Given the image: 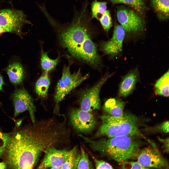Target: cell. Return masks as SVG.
<instances>
[{"mask_svg": "<svg viewBox=\"0 0 169 169\" xmlns=\"http://www.w3.org/2000/svg\"><path fill=\"white\" fill-rule=\"evenodd\" d=\"M84 2L81 9L74 8V15L69 23L62 24L53 17L48 22L58 33L61 45L72 56L94 68L101 64V59L96 45L90 36L91 19Z\"/></svg>", "mask_w": 169, "mask_h": 169, "instance_id": "1", "label": "cell"}, {"mask_svg": "<svg viewBox=\"0 0 169 169\" xmlns=\"http://www.w3.org/2000/svg\"><path fill=\"white\" fill-rule=\"evenodd\" d=\"M132 137L122 136L98 139L96 143V150L101 155L119 163L135 158L141 144Z\"/></svg>", "mask_w": 169, "mask_h": 169, "instance_id": "2", "label": "cell"}, {"mask_svg": "<svg viewBox=\"0 0 169 169\" xmlns=\"http://www.w3.org/2000/svg\"><path fill=\"white\" fill-rule=\"evenodd\" d=\"M99 117L102 122L96 133L97 136L110 138L122 136H138L148 142L150 141L139 131L137 119L133 115L125 113L121 117L108 115H101Z\"/></svg>", "mask_w": 169, "mask_h": 169, "instance_id": "3", "label": "cell"}, {"mask_svg": "<svg viewBox=\"0 0 169 169\" xmlns=\"http://www.w3.org/2000/svg\"><path fill=\"white\" fill-rule=\"evenodd\" d=\"M70 62L68 66H64L61 77L56 86L54 98L57 103L62 101L73 90L89 77L88 73L83 76L80 69L77 72L71 73L70 69Z\"/></svg>", "mask_w": 169, "mask_h": 169, "instance_id": "4", "label": "cell"}, {"mask_svg": "<svg viewBox=\"0 0 169 169\" xmlns=\"http://www.w3.org/2000/svg\"><path fill=\"white\" fill-rule=\"evenodd\" d=\"M27 24L32 25L22 11L10 9L0 10V26L6 32L15 33L22 37L23 27Z\"/></svg>", "mask_w": 169, "mask_h": 169, "instance_id": "5", "label": "cell"}, {"mask_svg": "<svg viewBox=\"0 0 169 169\" xmlns=\"http://www.w3.org/2000/svg\"><path fill=\"white\" fill-rule=\"evenodd\" d=\"M111 75L105 76L93 86L81 92L79 99L81 109L90 112L100 109L101 105L100 92L103 86Z\"/></svg>", "mask_w": 169, "mask_h": 169, "instance_id": "6", "label": "cell"}, {"mask_svg": "<svg viewBox=\"0 0 169 169\" xmlns=\"http://www.w3.org/2000/svg\"><path fill=\"white\" fill-rule=\"evenodd\" d=\"M118 20L127 33H136L142 31L144 24L142 19L133 11L124 7H118Z\"/></svg>", "mask_w": 169, "mask_h": 169, "instance_id": "7", "label": "cell"}, {"mask_svg": "<svg viewBox=\"0 0 169 169\" xmlns=\"http://www.w3.org/2000/svg\"><path fill=\"white\" fill-rule=\"evenodd\" d=\"M69 119L74 129L82 134L90 133L96 124V120L91 112L83 110L80 108L71 110L69 114Z\"/></svg>", "mask_w": 169, "mask_h": 169, "instance_id": "8", "label": "cell"}, {"mask_svg": "<svg viewBox=\"0 0 169 169\" xmlns=\"http://www.w3.org/2000/svg\"><path fill=\"white\" fill-rule=\"evenodd\" d=\"M11 98L14 108V117L20 113L28 111L32 123H34L36 109L33 98L28 92L23 88L17 89L12 94Z\"/></svg>", "mask_w": 169, "mask_h": 169, "instance_id": "9", "label": "cell"}, {"mask_svg": "<svg viewBox=\"0 0 169 169\" xmlns=\"http://www.w3.org/2000/svg\"><path fill=\"white\" fill-rule=\"evenodd\" d=\"M69 150L51 147L44 152V156L38 167V169H60L69 155Z\"/></svg>", "mask_w": 169, "mask_h": 169, "instance_id": "10", "label": "cell"}, {"mask_svg": "<svg viewBox=\"0 0 169 169\" xmlns=\"http://www.w3.org/2000/svg\"><path fill=\"white\" fill-rule=\"evenodd\" d=\"M125 31L121 25L115 24L112 36L109 40L102 42L100 47L105 54L111 57L116 56L122 50Z\"/></svg>", "mask_w": 169, "mask_h": 169, "instance_id": "11", "label": "cell"}, {"mask_svg": "<svg viewBox=\"0 0 169 169\" xmlns=\"http://www.w3.org/2000/svg\"><path fill=\"white\" fill-rule=\"evenodd\" d=\"M137 157L138 162L146 169L160 168L168 166L167 161L154 146L144 148L139 153Z\"/></svg>", "mask_w": 169, "mask_h": 169, "instance_id": "12", "label": "cell"}, {"mask_svg": "<svg viewBox=\"0 0 169 169\" xmlns=\"http://www.w3.org/2000/svg\"><path fill=\"white\" fill-rule=\"evenodd\" d=\"M5 70L10 81L13 84L17 85L22 83L25 77V73L20 63L14 62L9 65Z\"/></svg>", "mask_w": 169, "mask_h": 169, "instance_id": "13", "label": "cell"}, {"mask_svg": "<svg viewBox=\"0 0 169 169\" xmlns=\"http://www.w3.org/2000/svg\"><path fill=\"white\" fill-rule=\"evenodd\" d=\"M137 79V75L135 71H130L124 76L119 87V96L124 97L129 95L133 89Z\"/></svg>", "mask_w": 169, "mask_h": 169, "instance_id": "14", "label": "cell"}, {"mask_svg": "<svg viewBox=\"0 0 169 169\" xmlns=\"http://www.w3.org/2000/svg\"><path fill=\"white\" fill-rule=\"evenodd\" d=\"M124 102L120 99L110 98L105 102L103 109L109 115L115 117L123 116Z\"/></svg>", "mask_w": 169, "mask_h": 169, "instance_id": "15", "label": "cell"}, {"mask_svg": "<svg viewBox=\"0 0 169 169\" xmlns=\"http://www.w3.org/2000/svg\"><path fill=\"white\" fill-rule=\"evenodd\" d=\"M48 73L44 72L38 79L35 85V91L37 94L43 98L47 96L50 81Z\"/></svg>", "mask_w": 169, "mask_h": 169, "instance_id": "16", "label": "cell"}, {"mask_svg": "<svg viewBox=\"0 0 169 169\" xmlns=\"http://www.w3.org/2000/svg\"><path fill=\"white\" fill-rule=\"evenodd\" d=\"M169 70L159 79L155 85L156 94L167 97L169 96Z\"/></svg>", "mask_w": 169, "mask_h": 169, "instance_id": "17", "label": "cell"}, {"mask_svg": "<svg viewBox=\"0 0 169 169\" xmlns=\"http://www.w3.org/2000/svg\"><path fill=\"white\" fill-rule=\"evenodd\" d=\"M81 157V153L77 146L69 150L68 156L61 169H76Z\"/></svg>", "mask_w": 169, "mask_h": 169, "instance_id": "18", "label": "cell"}, {"mask_svg": "<svg viewBox=\"0 0 169 169\" xmlns=\"http://www.w3.org/2000/svg\"><path fill=\"white\" fill-rule=\"evenodd\" d=\"M60 58L59 55L57 58L51 59L49 57L47 53L42 49L41 52V64L44 72L48 73L54 69L57 64Z\"/></svg>", "mask_w": 169, "mask_h": 169, "instance_id": "19", "label": "cell"}, {"mask_svg": "<svg viewBox=\"0 0 169 169\" xmlns=\"http://www.w3.org/2000/svg\"><path fill=\"white\" fill-rule=\"evenodd\" d=\"M154 9L161 17L168 18L169 0H151Z\"/></svg>", "mask_w": 169, "mask_h": 169, "instance_id": "20", "label": "cell"}, {"mask_svg": "<svg viewBox=\"0 0 169 169\" xmlns=\"http://www.w3.org/2000/svg\"><path fill=\"white\" fill-rule=\"evenodd\" d=\"M107 3L94 0L91 5V15L92 19L95 18L99 20L107 10Z\"/></svg>", "mask_w": 169, "mask_h": 169, "instance_id": "21", "label": "cell"}, {"mask_svg": "<svg viewBox=\"0 0 169 169\" xmlns=\"http://www.w3.org/2000/svg\"><path fill=\"white\" fill-rule=\"evenodd\" d=\"M113 4H123L129 5L138 12H142L145 8L143 0H107Z\"/></svg>", "mask_w": 169, "mask_h": 169, "instance_id": "22", "label": "cell"}, {"mask_svg": "<svg viewBox=\"0 0 169 169\" xmlns=\"http://www.w3.org/2000/svg\"><path fill=\"white\" fill-rule=\"evenodd\" d=\"M81 157L78 163L77 169H93V166L89 160L88 154L83 148L81 147Z\"/></svg>", "mask_w": 169, "mask_h": 169, "instance_id": "23", "label": "cell"}, {"mask_svg": "<svg viewBox=\"0 0 169 169\" xmlns=\"http://www.w3.org/2000/svg\"><path fill=\"white\" fill-rule=\"evenodd\" d=\"M11 136L10 133L4 132L0 129V158L5 153Z\"/></svg>", "mask_w": 169, "mask_h": 169, "instance_id": "24", "label": "cell"}, {"mask_svg": "<svg viewBox=\"0 0 169 169\" xmlns=\"http://www.w3.org/2000/svg\"><path fill=\"white\" fill-rule=\"evenodd\" d=\"M99 20L105 31L108 32L112 26V23L109 11L107 10Z\"/></svg>", "mask_w": 169, "mask_h": 169, "instance_id": "25", "label": "cell"}, {"mask_svg": "<svg viewBox=\"0 0 169 169\" xmlns=\"http://www.w3.org/2000/svg\"><path fill=\"white\" fill-rule=\"evenodd\" d=\"M122 167L123 169H146L142 166L137 161H126L121 163Z\"/></svg>", "mask_w": 169, "mask_h": 169, "instance_id": "26", "label": "cell"}, {"mask_svg": "<svg viewBox=\"0 0 169 169\" xmlns=\"http://www.w3.org/2000/svg\"><path fill=\"white\" fill-rule=\"evenodd\" d=\"M95 166L96 169H112V166L109 163L103 161L96 160Z\"/></svg>", "mask_w": 169, "mask_h": 169, "instance_id": "27", "label": "cell"}, {"mask_svg": "<svg viewBox=\"0 0 169 169\" xmlns=\"http://www.w3.org/2000/svg\"><path fill=\"white\" fill-rule=\"evenodd\" d=\"M160 130L164 132L168 133L169 132V121H166L163 123L161 125Z\"/></svg>", "mask_w": 169, "mask_h": 169, "instance_id": "28", "label": "cell"}, {"mask_svg": "<svg viewBox=\"0 0 169 169\" xmlns=\"http://www.w3.org/2000/svg\"><path fill=\"white\" fill-rule=\"evenodd\" d=\"M165 143H164L165 147V151H169V138H167L165 139H161Z\"/></svg>", "mask_w": 169, "mask_h": 169, "instance_id": "29", "label": "cell"}, {"mask_svg": "<svg viewBox=\"0 0 169 169\" xmlns=\"http://www.w3.org/2000/svg\"><path fill=\"white\" fill-rule=\"evenodd\" d=\"M4 82L3 77L0 74V91L3 89V86L4 84ZM1 103L0 102V104Z\"/></svg>", "mask_w": 169, "mask_h": 169, "instance_id": "30", "label": "cell"}, {"mask_svg": "<svg viewBox=\"0 0 169 169\" xmlns=\"http://www.w3.org/2000/svg\"><path fill=\"white\" fill-rule=\"evenodd\" d=\"M7 165L5 162H0V169H5Z\"/></svg>", "mask_w": 169, "mask_h": 169, "instance_id": "31", "label": "cell"}, {"mask_svg": "<svg viewBox=\"0 0 169 169\" xmlns=\"http://www.w3.org/2000/svg\"><path fill=\"white\" fill-rule=\"evenodd\" d=\"M5 32H6V31L0 26V35Z\"/></svg>", "mask_w": 169, "mask_h": 169, "instance_id": "32", "label": "cell"}, {"mask_svg": "<svg viewBox=\"0 0 169 169\" xmlns=\"http://www.w3.org/2000/svg\"></svg>", "mask_w": 169, "mask_h": 169, "instance_id": "33", "label": "cell"}]
</instances>
